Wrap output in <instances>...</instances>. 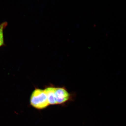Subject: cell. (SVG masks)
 <instances>
[{"label": "cell", "instance_id": "1", "mask_svg": "<svg viewBox=\"0 0 126 126\" xmlns=\"http://www.w3.org/2000/svg\"><path fill=\"white\" fill-rule=\"evenodd\" d=\"M30 102L31 106L38 110H42L49 106L47 94L44 89L36 88L31 96Z\"/></svg>", "mask_w": 126, "mask_h": 126}, {"label": "cell", "instance_id": "2", "mask_svg": "<svg viewBox=\"0 0 126 126\" xmlns=\"http://www.w3.org/2000/svg\"><path fill=\"white\" fill-rule=\"evenodd\" d=\"M55 94L57 104L65 103L71 98L70 94L64 87H55Z\"/></svg>", "mask_w": 126, "mask_h": 126}, {"label": "cell", "instance_id": "3", "mask_svg": "<svg viewBox=\"0 0 126 126\" xmlns=\"http://www.w3.org/2000/svg\"><path fill=\"white\" fill-rule=\"evenodd\" d=\"M55 87L53 86H49L46 88L44 89L47 94L48 102L49 105L57 104L55 94Z\"/></svg>", "mask_w": 126, "mask_h": 126}, {"label": "cell", "instance_id": "4", "mask_svg": "<svg viewBox=\"0 0 126 126\" xmlns=\"http://www.w3.org/2000/svg\"><path fill=\"white\" fill-rule=\"evenodd\" d=\"M7 25V22H4L0 25V47L4 44L3 30Z\"/></svg>", "mask_w": 126, "mask_h": 126}]
</instances>
